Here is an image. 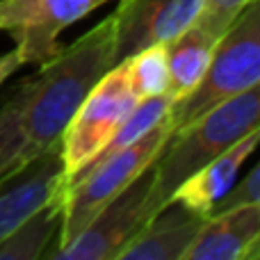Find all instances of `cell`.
Wrapping results in <instances>:
<instances>
[{"instance_id": "obj_1", "label": "cell", "mask_w": 260, "mask_h": 260, "mask_svg": "<svg viewBox=\"0 0 260 260\" xmlns=\"http://www.w3.org/2000/svg\"><path fill=\"white\" fill-rule=\"evenodd\" d=\"M39 67L35 76L18 85L25 135L23 162L59 144L64 128L87 94L114 67L112 14Z\"/></svg>"}, {"instance_id": "obj_2", "label": "cell", "mask_w": 260, "mask_h": 260, "mask_svg": "<svg viewBox=\"0 0 260 260\" xmlns=\"http://www.w3.org/2000/svg\"><path fill=\"white\" fill-rule=\"evenodd\" d=\"M258 121L260 85L215 105L199 119L169 133L151 162L153 187L148 197V212L153 215L157 208L165 206L178 185L206 162L224 153L251 130H258Z\"/></svg>"}, {"instance_id": "obj_3", "label": "cell", "mask_w": 260, "mask_h": 260, "mask_svg": "<svg viewBox=\"0 0 260 260\" xmlns=\"http://www.w3.org/2000/svg\"><path fill=\"white\" fill-rule=\"evenodd\" d=\"M260 85V0H249L217 39L201 82L171 105V133L199 119L215 105Z\"/></svg>"}, {"instance_id": "obj_4", "label": "cell", "mask_w": 260, "mask_h": 260, "mask_svg": "<svg viewBox=\"0 0 260 260\" xmlns=\"http://www.w3.org/2000/svg\"><path fill=\"white\" fill-rule=\"evenodd\" d=\"M169 133V121L165 119L135 144L94 162L64 183V224L57 244L46 253V258H50L57 249L71 242L99 215L105 203L112 201L128 183H133L151 165Z\"/></svg>"}, {"instance_id": "obj_5", "label": "cell", "mask_w": 260, "mask_h": 260, "mask_svg": "<svg viewBox=\"0 0 260 260\" xmlns=\"http://www.w3.org/2000/svg\"><path fill=\"white\" fill-rule=\"evenodd\" d=\"M139 96L130 87L123 62L114 64L87 94L59 139L64 183L80 174L110 142L123 119L137 108Z\"/></svg>"}, {"instance_id": "obj_6", "label": "cell", "mask_w": 260, "mask_h": 260, "mask_svg": "<svg viewBox=\"0 0 260 260\" xmlns=\"http://www.w3.org/2000/svg\"><path fill=\"white\" fill-rule=\"evenodd\" d=\"M110 0H0V32L23 64H44L62 48L59 35Z\"/></svg>"}, {"instance_id": "obj_7", "label": "cell", "mask_w": 260, "mask_h": 260, "mask_svg": "<svg viewBox=\"0 0 260 260\" xmlns=\"http://www.w3.org/2000/svg\"><path fill=\"white\" fill-rule=\"evenodd\" d=\"M153 187V167L148 165L133 183H128L99 215L50 260H117L126 242L151 217L148 197Z\"/></svg>"}, {"instance_id": "obj_8", "label": "cell", "mask_w": 260, "mask_h": 260, "mask_svg": "<svg viewBox=\"0 0 260 260\" xmlns=\"http://www.w3.org/2000/svg\"><path fill=\"white\" fill-rule=\"evenodd\" d=\"M203 0H119L114 21V64L153 44H169L199 21Z\"/></svg>"}, {"instance_id": "obj_9", "label": "cell", "mask_w": 260, "mask_h": 260, "mask_svg": "<svg viewBox=\"0 0 260 260\" xmlns=\"http://www.w3.org/2000/svg\"><path fill=\"white\" fill-rule=\"evenodd\" d=\"M64 185L59 144L0 176V242Z\"/></svg>"}, {"instance_id": "obj_10", "label": "cell", "mask_w": 260, "mask_h": 260, "mask_svg": "<svg viewBox=\"0 0 260 260\" xmlns=\"http://www.w3.org/2000/svg\"><path fill=\"white\" fill-rule=\"evenodd\" d=\"M206 215L169 199L126 242L117 260H183Z\"/></svg>"}, {"instance_id": "obj_11", "label": "cell", "mask_w": 260, "mask_h": 260, "mask_svg": "<svg viewBox=\"0 0 260 260\" xmlns=\"http://www.w3.org/2000/svg\"><path fill=\"white\" fill-rule=\"evenodd\" d=\"M183 260H260V206L206 217Z\"/></svg>"}, {"instance_id": "obj_12", "label": "cell", "mask_w": 260, "mask_h": 260, "mask_svg": "<svg viewBox=\"0 0 260 260\" xmlns=\"http://www.w3.org/2000/svg\"><path fill=\"white\" fill-rule=\"evenodd\" d=\"M258 146V130H251L242 139L229 146L224 153L212 157L210 162L197 169L189 178L178 185L171 199H178L192 210H199L208 217V210L215 206V201L238 180L244 160L256 151Z\"/></svg>"}, {"instance_id": "obj_13", "label": "cell", "mask_w": 260, "mask_h": 260, "mask_svg": "<svg viewBox=\"0 0 260 260\" xmlns=\"http://www.w3.org/2000/svg\"><path fill=\"white\" fill-rule=\"evenodd\" d=\"M64 224V185L0 242V260H39L57 244Z\"/></svg>"}, {"instance_id": "obj_14", "label": "cell", "mask_w": 260, "mask_h": 260, "mask_svg": "<svg viewBox=\"0 0 260 260\" xmlns=\"http://www.w3.org/2000/svg\"><path fill=\"white\" fill-rule=\"evenodd\" d=\"M217 39H219L217 35L194 23L167 44V62H169V89H167V94L171 96L174 103L187 96L201 82Z\"/></svg>"}, {"instance_id": "obj_15", "label": "cell", "mask_w": 260, "mask_h": 260, "mask_svg": "<svg viewBox=\"0 0 260 260\" xmlns=\"http://www.w3.org/2000/svg\"><path fill=\"white\" fill-rule=\"evenodd\" d=\"M123 69L130 87L139 99L167 94L169 89V62H167V44H153L137 50L123 59Z\"/></svg>"}, {"instance_id": "obj_16", "label": "cell", "mask_w": 260, "mask_h": 260, "mask_svg": "<svg viewBox=\"0 0 260 260\" xmlns=\"http://www.w3.org/2000/svg\"><path fill=\"white\" fill-rule=\"evenodd\" d=\"M25 135L21 123V91L12 94L7 103L0 105V176L23 165Z\"/></svg>"}, {"instance_id": "obj_17", "label": "cell", "mask_w": 260, "mask_h": 260, "mask_svg": "<svg viewBox=\"0 0 260 260\" xmlns=\"http://www.w3.org/2000/svg\"><path fill=\"white\" fill-rule=\"evenodd\" d=\"M244 206H260V167H251L242 180H235L224 194L215 201V206L208 210V217L219 215V212L233 210Z\"/></svg>"}, {"instance_id": "obj_18", "label": "cell", "mask_w": 260, "mask_h": 260, "mask_svg": "<svg viewBox=\"0 0 260 260\" xmlns=\"http://www.w3.org/2000/svg\"><path fill=\"white\" fill-rule=\"evenodd\" d=\"M249 0H203V9L199 16V25L208 32L221 37V32L233 23V18L244 9Z\"/></svg>"}, {"instance_id": "obj_19", "label": "cell", "mask_w": 260, "mask_h": 260, "mask_svg": "<svg viewBox=\"0 0 260 260\" xmlns=\"http://www.w3.org/2000/svg\"><path fill=\"white\" fill-rule=\"evenodd\" d=\"M21 67H23V59H21V55L16 53V48H12L5 55H0V87H3L5 80L12 78Z\"/></svg>"}]
</instances>
